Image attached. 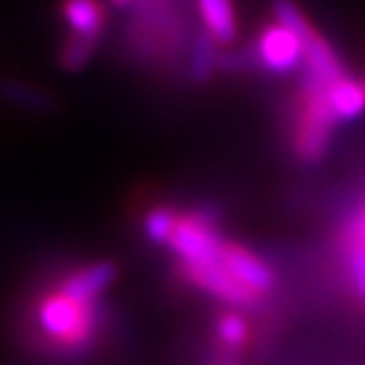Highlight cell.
<instances>
[{"mask_svg": "<svg viewBox=\"0 0 365 365\" xmlns=\"http://www.w3.org/2000/svg\"><path fill=\"white\" fill-rule=\"evenodd\" d=\"M330 106L337 123H351L365 113V88L363 81H354L349 76L341 78L330 88Z\"/></svg>", "mask_w": 365, "mask_h": 365, "instance_id": "cell-11", "label": "cell"}, {"mask_svg": "<svg viewBox=\"0 0 365 365\" xmlns=\"http://www.w3.org/2000/svg\"><path fill=\"white\" fill-rule=\"evenodd\" d=\"M200 24L220 45H231L238 36V17L231 0H196Z\"/></svg>", "mask_w": 365, "mask_h": 365, "instance_id": "cell-8", "label": "cell"}, {"mask_svg": "<svg viewBox=\"0 0 365 365\" xmlns=\"http://www.w3.org/2000/svg\"><path fill=\"white\" fill-rule=\"evenodd\" d=\"M220 48L222 45L205 29L193 34L189 45V64H186V76H189L191 83L203 85L220 71Z\"/></svg>", "mask_w": 365, "mask_h": 365, "instance_id": "cell-9", "label": "cell"}, {"mask_svg": "<svg viewBox=\"0 0 365 365\" xmlns=\"http://www.w3.org/2000/svg\"><path fill=\"white\" fill-rule=\"evenodd\" d=\"M354 238H359V240H363V243H365V215L361 217V222L354 227Z\"/></svg>", "mask_w": 365, "mask_h": 365, "instance_id": "cell-18", "label": "cell"}, {"mask_svg": "<svg viewBox=\"0 0 365 365\" xmlns=\"http://www.w3.org/2000/svg\"><path fill=\"white\" fill-rule=\"evenodd\" d=\"M222 262L245 287L255 294H267L276 287V274L267 262L238 243H227L222 250Z\"/></svg>", "mask_w": 365, "mask_h": 365, "instance_id": "cell-6", "label": "cell"}, {"mask_svg": "<svg viewBox=\"0 0 365 365\" xmlns=\"http://www.w3.org/2000/svg\"><path fill=\"white\" fill-rule=\"evenodd\" d=\"M177 222H180V215H175L170 207H153L144 217V236L153 245H170L177 229Z\"/></svg>", "mask_w": 365, "mask_h": 365, "instance_id": "cell-13", "label": "cell"}, {"mask_svg": "<svg viewBox=\"0 0 365 365\" xmlns=\"http://www.w3.org/2000/svg\"><path fill=\"white\" fill-rule=\"evenodd\" d=\"M224 245L227 240L222 238L220 217L210 207H198L189 215H182L170 240V247L184 267L222 259Z\"/></svg>", "mask_w": 365, "mask_h": 365, "instance_id": "cell-2", "label": "cell"}, {"mask_svg": "<svg viewBox=\"0 0 365 365\" xmlns=\"http://www.w3.org/2000/svg\"><path fill=\"white\" fill-rule=\"evenodd\" d=\"M186 281L200 287L203 292L227 302L231 307H252L259 294H255L250 287H245L231 271L224 267L222 259L196 264V267H184Z\"/></svg>", "mask_w": 365, "mask_h": 365, "instance_id": "cell-5", "label": "cell"}, {"mask_svg": "<svg viewBox=\"0 0 365 365\" xmlns=\"http://www.w3.org/2000/svg\"><path fill=\"white\" fill-rule=\"evenodd\" d=\"M215 337L217 344L231 349V351H240L247 339H250V325L238 312H227L215 321Z\"/></svg>", "mask_w": 365, "mask_h": 365, "instance_id": "cell-12", "label": "cell"}, {"mask_svg": "<svg viewBox=\"0 0 365 365\" xmlns=\"http://www.w3.org/2000/svg\"><path fill=\"white\" fill-rule=\"evenodd\" d=\"M38 321H41V328L52 339L61 341V344L83 346L90 339V330H92L90 304L68 297L64 292L43 302L41 312H38Z\"/></svg>", "mask_w": 365, "mask_h": 365, "instance_id": "cell-3", "label": "cell"}, {"mask_svg": "<svg viewBox=\"0 0 365 365\" xmlns=\"http://www.w3.org/2000/svg\"><path fill=\"white\" fill-rule=\"evenodd\" d=\"M363 88H365V78H363Z\"/></svg>", "mask_w": 365, "mask_h": 365, "instance_id": "cell-20", "label": "cell"}, {"mask_svg": "<svg viewBox=\"0 0 365 365\" xmlns=\"http://www.w3.org/2000/svg\"><path fill=\"white\" fill-rule=\"evenodd\" d=\"M61 14H64L66 26L71 29L73 36L97 43L99 36L104 34L106 17L97 0H64Z\"/></svg>", "mask_w": 365, "mask_h": 365, "instance_id": "cell-10", "label": "cell"}, {"mask_svg": "<svg viewBox=\"0 0 365 365\" xmlns=\"http://www.w3.org/2000/svg\"><path fill=\"white\" fill-rule=\"evenodd\" d=\"M252 48L257 52L259 71L287 76L292 71H299L302 64H304V43L278 21L262 29Z\"/></svg>", "mask_w": 365, "mask_h": 365, "instance_id": "cell-4", "label": "cell"}, {"mask_svg": "<svg viewBox=\"0 0 365 365\" xmlns=\"http://www.w3.org/2000/svg\"><path fill=\"white\" fill-rule=\"evenodd\" d=\"M111 5H115V7H128L130 3H135V0H108Z\"/></svg>", "mask_w": 365, "mask_h": 365, "instance_id": "cell-19", "label": "cell"}, {"mask_svg": "<svg viewBox=\"0 0 365 365\" xmlns=\"http://www.w3.org/2000/svg\"><path fill=\"white\" fill-rule=\"evenodd\" d=\"M210 365H240L238 351H231V349L220 344V349L215 351V359H212V363H210Z\"/></svg>", "mask_w": 365, "mask_h": 365, "instance_id": "cell-17", "label": "cell"}, {"mask_svg": "<svg viewBox=\"0 0 365 365\" xmlns=\"http://www.w3.org/2000/svg\"><path fill=\"white\" fill-rule=\"evenodd\" d=\"M0 95H3L7 102L24 106V108H34V111H48L52 106V99L48 95H43L41 90L31 88L19 81H3L0 83Z\"/></svg>", "mask_w": 365, "mask_h": 365, "instance_id": "cell-14", "label": "cell"}, {"mask_svg": "<svg viewBox=\"0 0 365 365\" xmlns=\"http://www.w3.org/2000/svg\"><path fill=\"white\" fill-rule=\"evenodd\" d=\"M118 276V269L111 262H95L90 267H83L81 271H76L64 281L61 285V292L68 294V297L85 302L90 304L92 299L99 297L108 285L115 281Z\"/></svg>", "mask_w": 365, "mask_h": 365, "instance_id": "cell-7", "label": "cell"}, {"mask_svg": "<svg viewBox=\"0 0 365 365\" xmlns=\"http://www.w3.org/2000/svg\"><path fill=\"white\" fill-rule=\"evenodd\" d=\"M330 88L312 78H302L299 108L292 125V153L302 165H318L330 149L337 118L330 106Z\"/></svg>", "mask_w": 365, "mask_h": 365, "instance_id": "cell-1", "label": "cell"}, {"mask_svg": "<svg viewBox=\"0 0 365 365\" xmlns=\"http://www.w3.org/2000/svg\"><path fill=\"white\" fill-rule=\"evenodd\" d=\"M346 267L351 274V281L356 287V294L365 302V243L359 238H349L344 245Z\"/></svg>", "mask_w": 365, "mask_h": 365, "instance_id": "cell-16", "label": "cell"}, {"mask_svg": "<svg viewBox=\"0 0 365 365\" xmlns=\"http://www.w3.org/2000/svg\"><path fill=\"white\" fill-rule=\"evenodd\" d=\"M92 52H95V41L71 36L64 43L61 52H59V61H61V66H64L66 71H81V68L90 61Z\"/></svg>", "mask_w": 365, "mask_h": 365, "instance_id": "cell-15", "label": "cell"}]
</instances>
